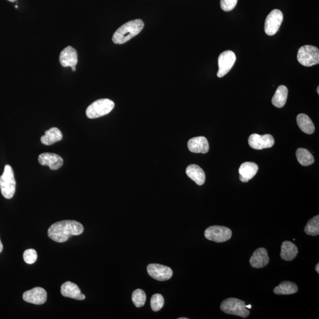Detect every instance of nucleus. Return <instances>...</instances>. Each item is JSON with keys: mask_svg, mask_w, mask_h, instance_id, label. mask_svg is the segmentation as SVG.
<instances>
[{"mask_svg": "<svg viewBox=\"0 0 319 319\" xmlns=\"http://www.w3.org/2000/svg\"><path fill=\"white\" fill-rule=\"evenodd\" d=\"M317 91H318V94H319V86H318V87L317 88Z\"/></svg>", "mask_w": 319, "mask_h": 319, "instance_id": "36", "label": "nucleus"}, {"mask_svg": "<svg viewBox=\"0 0 319 319\" xmlns=\"http://www.w3.org/2000/svg\"><path fill=\"white\" fill-rule=\"evenodd\" d=\"M63 138V133L60 129L54 128L45 131V134L41 138V142L43 144L51 145L61 141Z\"/></svg>", "mask_w": 319, "mask_h": 319, "instance_id": "21", "label": "nucleus"}, {"mask_svg": "<svg viewBox=\"0 0 319 319\" xmlns=\"http://www.w3.org/2000/svg\"><path fill=\"white\" fill-rule=\"evenodd\" d=\"M299 251L295 244L290 241H284L281 245L280 256L286 261H292L298 255Z\"/></svg>", "mask_w": 319, "mask_h": 319, "instance_id": "20", "label": "nucleus"}, {"mask_svg": "<svg viewBox=\"0 0 319 319\" xmlns=\"http://www.w3.org/2000/svg\"><path fill=\"white\" fill-rule=\"evenodd\" d=\"M39 163L42 166H47L52 170L60 169L63 166L64 160L57 154L45 153L39 155Z\"/></svg>", "mask_w": 319, "mask_h": 319, "instance_id": "14", "label": "nucleus"}, {"mask_svg": "<svg viewBox=\"0 0 319 319\" xmlns=\"http://www.w3.org/2000/svg\"><path fill=\"white\" fill-rule=\"evenodd\" d=\"M144 24L140 19L129 21L123 24L113 37V41L115 44L122 45L138 35L143 29Z\"/></svg>", "mask_w": 319, "mask_h": 319, "instance_id": "2", "label": "nucleus"}, {"mask_svg": "<svg viewBox=\"0 0 319 319\" xmlns=\"http://www.w3.org/2000/svg\"><path fill=\"white\" fill-rule=\"evenodd\" d=\"M61 293L63 296L69 298L77 300L85 299V296L81 293L78 286L70 281H67L62 285Z\"/></svg>", "mask_w": 319, "mask_h": 319, "instance_id": "16", "label": "nucleus"}, {"mask_svg": "<svg viewBox=\"0 0 319 319\" xmlns=\"http://www.w3.org/2000/svg\"><path fill=\"white\" fill-rule=\"evenodd\" d=\"M236 60V55L234 52L227 51L222 53L218 58V77H222L227 75L233 67Z\"/></svg>", "mask_w": 319, "mask_h": 319, "instance_id": "9", "label": "nucleus"}, {"mask_svg": "<svg viewBox=\"0 0 319 319\" xmlns=\"http://www.w3.org/2000/svg\"><path fill=\"white\" fill-rule=\"evenodd\" d=\"M305 231L306 234L311 236H317L319 234V216H315L308 222Z\"/></svg>", "mask_w": 319, "mask_h": 319, "instance_id": "26", "label": "nucleus"}, {"mask_svg": "<svg viewBox=\"0 0 319 319\" xmlns=\"http://www.w3.org/2000/svg\"><path fill=\"white\" fill-rule=\"evenodd\" d=\"M147 269L150 276L158 281L168 280L173 275L172 269L165 265L151 264L147 266Z\"/></svg>", "mask_w": 319, "mask_h": 319, "instance_id": "11", "label": "nucleus"}, {"mask_svg": "<svg viewBox=\"0 0 319 319\" xmlns=\"http://www.w3.org/2000/svg\"><path fill=\"white\" fill-rule=\"evenodd\" d=\"M298 287L295 283L290 281H284L275 288L274 293L277 295H289L296 293Z\"/></svg>", "mask_w": 319, "mask_h": 319, "instance_id": "24", "label": "nucleus"}, {"mask_svg": "<svg viewBox=\"0 0 319 319\" xmlns=\"http://www.w3.org/2000/svg\"><path fill=\"white\" fill-rule=\"evenodd\" d=\"M16 182L14 178L13 169L10 166L6 165L2 175L0 177V189L2 196L10 199L13 197L15 191Z\"/></svg>", "mask_w": 319, "mask_h": 319, "instance_id": "3", "label": "nucleus"}, {"mask_svg": "<svg viewBox=\"0 0 319 319\" xmlns=\"http://www.w3.org/2000/svg\"><path fill=\"white\" fill-rule=\"evenodd\" d=\"M269 261L267 250L265 248L256 250L250 259L251 266L255 268L264 267L268 264Z\"/></svg>", "mask_w": 319, "mask_h": 319, "instance_id": "15", "label": "nucleus"}, {"mask_svg": "<svg viewBox=\"0 0 319 319\" xmlns=\"http://www.w3.org/2000/svg\"><path fill=\"white\" fill-rule=\"evenodd\" d=\"M189 150L194 153L206 154L209 150V145L207 138L204 137H197L190 139L188 141Z\"/></svg>", "mask_w": 319, "mask_h": 319, "instance_id": "17", "label": "nucleus"}, {"mask_svg": "<svg viewBox=\"0 0 319 319\" xmlns=\"http://www.w3.org/2000/svg\"><path fill=\"white\" fill-rule=\"evenodd\" d=\"M232 235L230 228L222 226H212L204 232V237L206 239L218 243L230 240Z\"/></svg>", "mask_w": 319, "mask_h": 319, "instance_id": "7", "label": "nucleus"}, {"mask_svg": "<svg viewBox=\"0 0 319 319\" xmlns=\"http://www.w3.org/2000/svg\"><path fill=\"white\" fill-rule=\"evenodd\" d=\"M246 308H249L251 309L252 308V305H246Z\"/></svg>", "mask_w": 319, "mask_h": 319, "instance_id": "33", "label": "nucleus"}, {"mask_svg": "<svg viewBox=\"0 0 319 319\" xmlns=\"http://www.w3.org/2000/svg\"><path fill=\"white\" fill-rule=\"evenodd\" d=\"M47 293L42 287H35L34 289L27 291L23 295L24 301L35 305H43L47 300Z\"/></svg>", "mask_w": 319, "mask_h": 319, "instance_id": "13", "label": "nucleus"}, {"mask_svg": "<svg viewBox=\"0 0 319 319\" xmlns=\"http://www.w3.org/2000/svg\"><path fill=\"white\" fill-rule=\"evenodd\" d=\"M8 1L10 2H14L17 1V0H8Z\"/></svg>", "mask_w": 319, "mask_h": 319, "instance_id": "34", "label": "nucleus"}, {"mask_svg": "<svg viewBox=\"0 0 319 319\" xmlns=\"http://www.w3.org/2000/svg\"><path fill=\"white\" fill-rule=\"evenodd\" d=\"M188 318H180L179 319H188Z\"/></svg>", "mask_w": 319, "mask_h": 319, "instance_id": "35", "label": "nucleus"}, {"mask_svg": "<svg viewBox=\"0 0 319 319\" xmlns=\"http://www.w3.org/2000/svg\"><path fill=\"white\" fill-rule=\"evenodd\" d=\"M23 258L28 264H32L36 261L38 255L35 250H27L23 254Z\"/></svg>", "mask_w": 319, "mask_h": 319, "instance_id": "29", "label": "nucleus"}, {"mask_svg": "<svg viewBox=\"0 0 319 319\" xmlns=\"http://www.w3.org/2000/svg\"><path fill=\"white\" fill-rule=\"evenodd\" d=\"M238 0H221V7L224 11H230L237 4Z\"/></svg>", "mask_w": 319, "mask_h": 319, "instance_id": "30", "label": "nucleus"}, {"mask_svg": "<svg viewBox=\"0 0 319 319\" xmlns=\"http://www.w3.org/2000/svg\"><path fill=\"white\" fill-rule=\"evenodd\" d=\"M249 143L250 146L254 149L262 150L273 146L275 141L274 137L270 134L261 135L253 134L250 136Z\"/></svg>", "mask_w": 319, "mask_h": 319, "instance_id": "10", "label": "nucleus"}, {"mask_svg": "<svg viewBox=\"0 0 319 319\" xmlns=\"http://www.w3.org/2000/svg\"><path fill=\"white\" fill-rule=\"evenodd\" d=\"M2 250H3V246H2V244L1 243V240H0V253L2 252Z\"/></svg>", "mask_w": 319, "mask_h": 319, "instance_id": "31", "label": "nucleus"}, {"mask_svg": "<svg viewBox=\"0 0 319 319\" xmlns=\"http://www.w3.org/2000/svg\"><path fill=\"white\" fill-rule=\"evenodd\" d=\"M297 123L303 132L312 134L315 131L314 124L309 117L305 114H300L297 117Z\"/></svg>", "mask_w": 319, "mask_h": 319, "instance_id": "23", "label": "nucleus"}, {"mask_svg": "<svg viewBox=\"0 0 319 319\" xmlns=\"http://www.w3.org/2000/svg\"><path fill=\"white\" fill-rule=\"evenodd\" d=\"M316 271H317L318 273H319V264H318L317 266H316Z\"/></svg>", "mask_w": 319, "mask_h": 319, "instance_id": "32", "label": "nucleus"}, {"mask_svg": "<svg viewBox=\"0 0 319 319\" xmlns=\"http://www.w3.org/2000/svg\"><path fill=\"white\" fill-rule=\"evenodd\" d=\"M164 304H165V300H164L162 295L160 294H155L151 297L150 305L151 308L154 312H158L162 309Z\"/></svg>", "mask_w": 319, "mask_h": 319, "instance_id": "28", "label": "nucleus"}, {"mask_svg": "<svg viewBox=\"0 0 319 319\" xmlns=\"http://www.w3.org/2000/svg\"><path fill=\"white\" fill-rule=\"evenodd\" d=\"M288 97V89L286 86H278L272 99V104L274 107L281 108L286 104Z\"/></svg>", "mask_w": 319, "mask_h": 319, "instance_id": "22", "label": "nucleus"}, {"mask_svg": "<svg viewBox=\"0 0 319 319\" xmlns=\"http://www.w3.org/2000/svg\"><path fill=\"white\" fill-rule=\"evenodd\" d=\"M297 61L306 67H311L319 63V50L312 45H305L299 49L297 53Z\"/></svg>", "mask_w": 319, "mask_h": 319, "instance_id": "6", "label": "nucleus"}, {"mask_svg": "<svg viewBox=\"0 0 319 319\" xmlns=\"http://www.w3.org/2000/svg\"><path fill=\"white\" fill-rule=\"evenodd\" d=\"M258 166L253 162H246L241 165L239 169L240 179L243 183H247L256 175Z\"/></svg>", "mask_w": 319, "mask_h": 319, "instance_id": "18", "label": "nucleus"}, {"mask_svg": "<svg viewBox=\"0 0 319 319\" xmlns=\"http://www.w3.org/2000/svg\"><path fill=\"white\" fill-rule=\"evenodd\" d=\"M84 228L80 222L66 220L55 223L48 230V236L55 242H66L71 236L83 233Z\"/></svg>", "mask_w": 319, "mask_h": 319, "instance_id": "1", "label": "nucleus"}, {"mask_svg": "<svg viewBox=\"0 0 319 319\" xmlns=\"http://www.w3.org/2000/svg\"><path fill=\"white\" fill-rule=\"evenodd\" d=\"M186 173L188 177L197 185H203L205 182L206 176L203 170L199 166L191 165L187 167Z\"/></svg>", "mask_w": 319, "mask_h": 319, "instance_id": "19", "label": "nucleus"}, {"mask_svg": "<svg viewBox=\"0 0 319 319\" xmlns=\"http://www.w3.org/2000/svg\"><path fill=\"white\" fill-rule=\"evenodd\" d=\"M60 61L62 66L71 67L73 72L76 70V65L78 63L77 51L72 46H67L61 52Z\"/></svg>", "mask_w": 319, "mask_h": 319, "instance_id": "12", "label": "nucleus"}, {"mask_svg": "<svg viewBox=\"0 0 319 319\" xmlns=\"http://www.w3.org/2000/svg\"><path fill=\"white\" fill-rule=\"evenodd\" d=\"M221 309L226 314L238 316L247 318L250 315V311L246 307V303L236 298H229L222 302Z\"/></svg>", "mask_w": 319, "mask_h": 319, "instance_id": "5", "label": "nucleus"}, {"mask_svg": "<svg viewBox=\"0 0 319 319\" xmlns=\"http://www.w3.org/2000/svg\"><path fill=\"white\" fill-rule=\"evenodd\" d=\"M283 21L282 12L275 9L268 15L265 21L264 30L268 36H273L277 33Z\"/></svg>", "mask_w": 319, "mask_h": 319, "instance_id": "8", "label": "nucleus"}, {"mask_svg": "<svg viewBox=\"0 0 319 319\" xmlns=\"http://www.w3.org/2000/svg\"><path fill=\"white\" fill-rule=\"evenodd\" d=\"M296 157L300 165L303 166L311 165L315 162L314 157L312 154L305 148H300L297 149Z\"/></svg>", "mask_w": 319, "mask_h": 319, "instance_id": "25", "label": "nucleus"}, {"mask_svg": "<svg viewBox=\"0 0 319 319\" xmlns=\"http://www.w3.org/2000/svg\"><path fill=\"white\" fill-rule=\"evenodd\" d=\"M132 300L137 308H141L145 305V301H146V294L143 290H136L132 294Z\"/></svg>", "mask_w": 319, "mask_h": 319, "instance_id": "27", "label": "nucleus"}, {"mask_svg": "<svg viewBox=\"0 0 319 319\" xmlns=\"http://www.w3.org/2000/svg\"><path fill=\"white\" fill-rule=\"evenodd\" d=\"M114 102L109 99H101L89 105L86 111V116L90 119H95L107 115L114 109Z\"/></svg>", "mask_w": 319, "mask_h": 319, "instance_id": "4", "label": "nucleus"}]
</instances>
